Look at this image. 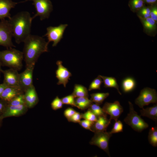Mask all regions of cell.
I'll use <instances>...</instances> for the list:
<instances>
[{
	"label": "cell",
	"mask_w": 157,
	"mask_h": 157,
	"mask_svg": "<svg viewBox=\"0 0 157 157\" xmlns=\"http://www.w3.org/2000/svg\"><path fill=\"white\" fill-rule=\"evenodd\" d=\"M2 119L0 118V128L1 127L2 124Z\"/></svg>",
	"instance_id": "44"
},
{
	"label": "cell",
	"mask_w": 157,
	"mask_h": 157,
	"mask_svg": "<svg viewBox=\"0 0 157 157\" xmlns=\"http://www.w3.org/2000/svg\"><path fill=\"white\" fill-rule=\"evenodd\" d=\"M32 20L30 13L26 11L18 13L9 19L13 37L17 43L24 42L31 34Z\"/></svg>",
	"instance_id": "2"
},
{
	"label": "cell",
	"mask_w": 157,
	"mask_h": 157,
	"mask_svg": "<svg viewBox=\"0 0 157 157\" xmlns=\"http://www.w3.org/2000/svg\"><path fill=\"white\" fill-rule=\"evenodd\" d=\"M150 144L154 147L157 146V127H152L149 130L148 136Z\"/></svg>",
	"instance_id": "25"
},
{
	"label": "cell",
	"mask_w": 157,
	"mask_h": 157,
	"mask_svg": "<svg viewBox=\"0 0 157 157\" xmlns=\"http://www.w3.org/2000/svg\"><path fill=\"white\" fill-rule=\"evenodd\" d=\"M82 118L81 115L79 113L77 112H76L67 120L69 122H72L74 123L79 122Z\"/></svg>",
	"instance_id": "35"
},
{
	"label": "cell",
	"mask_w": 157,
	"mask_h": 157,
	"mask_svg": "<svg viewBox=\"0 0 157 157\" xmlns=\"http://www.w3.org/2000/svg\"><path fill=\"white\" fill-rule=\"evenodd\" d=\"M142 22L144 27L149 31H151L155 29L156 25L155 20L149 17L147 18L142 19Z\"/></svg>",
	"instance_id": "28"
},
{
	"label": "cell",
	"mask_w": 157,
	"mask_h": 157,
	"mask_svg": "<svg viewBox=\"0 0 157 157\" xmlns=\"http://www.w3.org/2000/svg\"><path fill=\"white\" fill-rule=\"evenodd\" d=\"M151 10L150 9L148 8H142L141 11L147 13H150L151 12Z\"/></svg>",
	"instance_id": "41"
},
{
	"label": "cell",
	"mask_w": 157,
	"mask_h": 157,
	"mask_svg": "<svg viewBox=\"0 0 157 157\" xmlns=\"http://www.w3.org/2000/svg\"><path fill=\"white\" fill-rule=\"evenodd\" d=\"M13 33L10 25L8 20L5 19L0 22V46L7 49L15 47L12 42Z\"/></svg>",
	"instance_id": "6"
},
{
	"label": "cell",
	"mask_w": 157,
	"mask_h": 157,
	"mask_svg": "<svg viewBox=\"0 0 157 157\" xmlns=\"http://www.w3.org/2000/svg\"><path fill=\"white\" fill-rule=\"evenodd\" d=\"M72 94L75 98L79 97L88 98L89 96L87 88L82 85L78 84H75L73 91Z\"/></svg>",
	"instance_id": "21"
},
{
	"label": "cell",
	"mask_w": 157,
	"mask_h": 157,
	"mask_svg": "<svg viewBox=\"0 0 157 157\" xmlns=\"http://www.w3.org/2000/svg\"><path fill=\"white\" fill-rule=\"evenodd\" d=\"M35 64H33L26 66L25 69L19 74V86L24 92L33 85V73Z\"/></svg>",
	"instance_id": "10"
},
{
	"label": "cell",
	"mask_w": 157,
	"mask_h": 157,
	"mask_svg": "<svg viewBox=\"0 0 157 157\" xmlns=\"http://www.w3.org/2000/svg\"><path fill=\"white\" fill-rule=\"evenodd\" d=\"M18 3L13 1L12 0H0V19L6 18H10L11 9L15 8Z\"/></svg>",
	"instance_id": "16"
},
{
	"label": "cell",
	"mask_w": 157,
	"mask_h": 157,
	"mask_svg": "<svg viewBox=\"0 0 157 157\" xmlns=\"http://www.w3.org/2000/svg\"><path fill=\"white\" fill-rule=\"evenodd\" d=\"M67 24H61L57 26H50L47 28V33L44 36L46 37L48 42H53V47L56 46L63 38L64 31Z\"/></svg>",
	"instance_id": "9"
},
{
	"label": "cell",
	"mask_w": 157,
	"mask_h": 157,
	"mask_svg": "<svg viewBox=\"0 0 157 157\" xmlns=\"http://www.w3.org/2000/svg\"><path fill=\"white\" fill-rule=\"evenodd\" d=\"M28 108L26 104L16 106L7 104L0 118L3 120L8 117L22 116L26 113Z\"/></svg>",
	"instance_id": "12"
},
{
	"label": "cell",
	"mask_w": 157,
	"mask_h": 157,
	"mask_svg": "<svg viewBox=\"0 0 157 157\" xmlns=\"http://www.w3.org/2000/svg\"><path fill=\"white\" fill-rule=\"evenodd\" d=\"M113 127L110 131L109 132L111 134L123 131V124L120 120L115 121Z\"/></svg>",
	"instance_id": "33"
},
{
	"label": "cell",
	"mask_w": 157,
	"mask_h": 157,
	"mask_svg": "<svg viewBox=\"0 0 157 157\" xmlns=\"http://www.w3.org/2000/svg\"><path fill=\"white\" fill-rule=\"evenodd\" d=\"M143 4V0H133L132 6L133 8L137 9L142 7Z\"/></svg>",
	"instance_id": "37"
},
{
	"label": "cell",
	"mask_w": 157,
	"mask_h": 157,
	"mask_svg": "<svg viewBox=\"0 0 157 157\" xmlns=\"http://www.w3.org/2000/svg\"><path fill=\"white\" fill-rule=\"evenodd\" d=\"M88 109L90 110L97 117L99 116L107 117L106 114L99 105L93 103L90 106Z\"/></svg>",
	"instance_id": "26"
},
{
	"label": "cell",
	"mask_w": 157,
	"mask_h": 157,
	"mask_svg": "<svg viewBox=\"0 0 157 157\" xmlns=\"http://www.w3.org/2000/svg\"><path fill=\"white\" fill-rule=\"evenodd\" d=\"M103 80L104 87L106 88H114L116 89L118 93L121 95L122 93L119 89V87L116 79L113 77H107L100 75Z\"/></svg>",
	"instance_id": "22"
},
{
	"label": "cell",
	"mask_w": 157,
	"mask_h": 157,
	"mask_svg": "<svg viewBox=\"0 0 157 157\" xmlns=\"http://www.w3.org/2000/svg\"><path fill=\"white\" fill-rule=\"evenodd\" d=\"M140 115L149 118L156 122L157 121V105L146 108H142L140 110Z\"/></svg>",
	"instance_id": "19"
},
{
	"label": "cell",
	"mask_w": 157,
	"mask_h": 157,
	"mask_svg": "<svg viewBox=\"0 0 157 157\" xmlns=\"http://www.w3.org/2000/svg\"><path fill=\"white\" fill-rule=\"evenodd\" d=\"M7 104L11 106H19L26 104L24 99V93L16 97L8 102Z\"/></svg>",
	"instance_id": "27"
},
{
	"label": "cell",
	"mask_w": 157,
	"mask_h": 157,
	"mask_svg": "<svg viewBox=\"0 0 157 157\" xmlns=\"http://www.w3.org/2000/svg\"><path fill=\"white\" fill-rule=\"evenodd\" d=\"M129 112L124 118L125 123L130 126L134 130L140 132L147 128L148 124L134 110L133 104L129 101Z\"/></svg>",
	"instance_id": "4"
},
{
	"label": "cell",
	"mask_w": 157,
	"mask_h": 157,
	"mask_svg": "<svg viewBox=\"0 0 157 157\" xmlns=\"http://www.w3.org/2000/svg\"><path fill=\"white\" fill-rule=\"evenodd\" d=\"M81 115L82 118L94 122L96 121L98 118L97 117L88 109L87 111L83 113H81Z\"/></svg>",
	"instance_id": "30"
},
{
	"label": "cell",
	"mask_w": 157,
	"mask_h": 157,
	"mask_svg": "<svg viewBox=\"0 0 157 157\" xmlns=\"http://www.w3.org/2000/svg\"><path fill=\"white\" fill-rule=\"evenodd\" d=\"M103 82V81L100 75H98L91 82L89 86L88 90L90 91L93 90H100V86Z\"/></svg>",
	"instance_id": "29"
},
{
	"label": "cell",
	"mask_w": 157,
	"mask_h": 157,
	"mask_svg": "<svg viewBox=\"0 0 157 157\" xmlns=\"http://www.w3.org/2000/svg\"><path fill=\"white\" fill-rule=\"evenodd\" d=\"M1 72L4 76L3 83L7 86L19 87V74L17 70L10 68L5 70L2 69Z\"/></svg>",
	"instance_id": "13"
},
{
	"label": "cell",
	"mask_w": 157,
	"mask_h": 157,
	"mask_svg": "<svg viewBox=\"0 0 157 157\" xmlns=\"http://www.w3.org/2000/svg\"><path fill=\"white\" fill-rule=\"evenodd\" d=\"M62 63V62L60 60L56 62L58 68L56 71V76L58 81L57 85L63 84L64 87H65L72 74L67 68L63 65Z\"/></svg>",
	"instance_id": "14"
},
{
	"label": "cell",
	"mask_w": 157,
	"mask_h": 157,
	"mask_svg": "<svg viewBox=\"0 0 157 157\" xmlns=\"http://www.w3.org/2000/svg\"><path fill=\"white\" fill-rule=\"evenodd\" d=\"M63 104L61 99L57 96L52 101L51 105L53 110H56L62 108Z\"/></svg>",
	"instance_id": "32"
},
{
	"label": "cell",
	"mask_w": 157,
	"mask_h": 157,
	"mask_svg": "<svg viewBox=\"0 0 157 157\" xmlns=\"http://www.w3.org/2000/svg\"><path fill=\"white\" fill-rule=\"evenodd\" d=\"M94 133V135L90 142V144L91 145L97 146L110 156L108 142L112 134L106 131H98Z\"/></svg>",
	"instance_id": "8"
},
{
	"label": "cell",
	"mask_w": 157,
	"mask_h": 157,
	"mask_svg": "<svg viewBox=\"0 0 157 157\" xmlns=\"http://www.w3.org/2000/svg\"><path fill=\"white\" fill-rule=\"evenodd\" d=\"M147 2L149 3H153L155 2L156 0H145Z\"/></svg>",
	"instance_id": "42"
},
{
	"label": "cell",
	"mask_w": 157,
	"mask_h": 157,
	"mask_svg": "<svg viewBox=\"0 0 157 157\" xmlns=\"http://www.w3.org/2000/svg\"><path fill=\"white\" fill-rule=\"evenodd\" d=\"M76 111L73 108L70 107L66 108L64 111V116L68 120L76 112Z\"/></svg>",
	"instance_id": "36"
},
{
	"label": "cell",
	"mask_w": 157,
	"mask_h": 157,
	"mask_svg": "<svg viewBox=\"0 0 157 157\" xmlns=\"http://www.w3.org/2000/svg\"><path fill=\"white\" fill-rule=\"evenodd\" d=\"M7 104V102L0 99V117L3 113Z\"/></svg>",
	"instance_id": "38"
},
{
	"label": "cell",
	"mask_w": 157,
	"mask_h": 157,
	"mask_svg": "<svg viewBox=\"0 0 157 157\" xmlns=\"http://www.w3.org/2000/svg\"><path fill=\"white\" fill-rule=\"evenodd\" d=\"M22 52L26 66L35 64L40 55L48 52L49 43L42 37L30 35L24 42Z\"/></svg>",
	"instance_id": "1"
},
{
	"label": "cell",
	"mask_w": 157,
	"mask_h": 157,
	"mask_svg": "<svg viewBox=\"0 0 157 157\" xmlns=\"http://www.w3.org/2000/svg\"><path fill=\"white\" fill-rule=\"evenodd\" d=\"M23 59V52L12 47L0 51V60L2 66L20 70L22 67Z\"/></svg>",
	"instance_id": "3"
},
{
	"label": "cell",
	"mask_w": 157,
	"mask_h": 157,
	"mask_svg": "<svg viewBox=\"0 0 157 157\" xmlns=\"http://www.w3.org/2000/svg\"><path fill=\"white\" fill-rule=\"evenodd\" d=\"M28 1H33V4L36 9V13L32 17L33 20L37 16H39L41 20L49 18L50 13L53 10V5L50 0H25L18 3Z\"/></svg>",
	"instance_id": "5"
},
{
	"label": "cell",
	"mask_w": 157,
	"mask_h": 157,
	"mask_svg": "<svg viewBox=\"0 0 157 157\" xmlns=\"http://www.w3.org/2000/svg\"><path fill=\"white\" fill-rule=\"evenodd\" d=\"M24 92L19 87L7 86L3 91L0 98L7 102Z\"/></svg>",
	"instance_id": "17"
},
{
	"label": "cell",
	"mask_w": 157,
	"mask_h": 157,
	"mask_svg": "<svg viewBox=\"0 0 157 157\" xmlns=\"http://www.w3.org/2000/svg\"><path fill=\"white\" fill-rule=\"evenodd\" d=\"M109 95V94L108 92L92 93L90 94L91 100L93 102L100 105Z\"/></svg>",
	"instance_id": "24"
},
{
	"label": "cell",
	"mask_w": 157,
	"mask_h": 157,
	"mask_svg": "<svg viewBox=\"0 0 157 157\" xmlns=\"http://www.w3.org/2000/svg\"><path fill=\"white\" fill-rule=\"evenodd\" d=\"M2 64L1 63V61L0 60V74L1 72V66H2Z\"/></svg>",
	"instance_id": "43"
},
{
	"label": "cell",
	"mask_w": 157,
	"mask_h": 157,
	"mask_svg": "<svg viewBox=\"0 0 157 157\" xmlns=\"http://www.w3.org/2000/svg\"><path fill=\"white\" fill-rule=\"evenodd\" d=\"M157 94L156 90L149 88H144L135 100V103L140 108L151 103H156Z\"/></svg>",
	"instance_id": "7"
},
{
	"label": "cell",
	"mask_w": 157,
	"mask_h": 157,
	"mask_svg": "<svg viewBox=\"0 0 157 157\" xmlns=\"http://www.w3.org/2000/svg\"><path fill=\"white\" fill-rule=\"evenodd\" d=\"M75 99V97L72 94L61 99L63 104L70 105L72 106L76 107Z\"/></svg>",
	"instance_id": "31"
},
{
	"label": "cell",
	"mask_w": 157,
	"mask_h": 157,
	"mask_svg": "<svg viewBox=\"0 0 157 157\" xmlns=\"http://www.w3.org/2000/svg\"><path fill=\"white\" fill-rule=\"evenodd\" d=\"M102 109L106 114L110 116V120L113 119L115 121L118 119L123 111L122 107L118 101L114 102L109 103L106 102L104 105Z\"/></svg>",
	"instance_id": "11"
},
{
	"label": "cell",
	"mask_w": 157,
	"mask_h": 157,
	"mask_svg": "<svg viewBox=\"0 0 157 157\" xmlns=\"http://www.w3.org/2000/svg\"><path fill=\"white\" fill-rule=\"evenodd\" d=\"M7 86L3 83L0 84V98L3 91Z\"/></svg>",
	"instance_id": "40"
},
{
	"label": "cell",
	"mask_w": 157,
	"mask_h": 157,
	"mask_svg": "<svg viewBox=\"0 0 157 157\" xmlns=\"http://www.w3.org/2000/svg\"><path fill=\"white\" fill-rule=\"evenodd\" d=\"M150 17L151 19L155 21L157 20V9L156 7L153 8L151 11Z\"/></svg>",
	"instance_id": "39"
},
{
	"label": "cell",
	"mask_w": 157,
	"mask_h": 157,
	"mask_svg": "<svg viewBox=\"0 0 157 157\" xmlns=\"http://www.w3.org/2000/svg\"><path fill=\"white\" fill-rule=\"evenodd\" d=\"M24 96L25 104L28 108H33L38 102V97L33 85L24 92Z\"/></svg>",
	"instance_id": "15"
},
{
	"label": "cell",
	"mask_w": 157,
	"mask_h": 157,
	"mask_svg": "<svg viewBox=\"0 0 157 157\" xmlns=\"http://www.w3.org/2000/svg\"><path fill=\"white\" fill-rule=\"evenodd\" d=\"M135 82L132 78L128 77L124 79L122 83V87L123 91L125 92L131 91L135 88Z\"/></svg>",
	"instance_id": "23"
},
{
	"label": "cell",
	"mask_w": 157,
	"mask_h": 157,
	"mask_svg": "<svg viewBox=\"0 0 157 157\" xmlns=\"http://www.w3.org/2000/svg\"><path fill=\"white\" fill-rule=\"evenodd\" d=\"M75 101L76 107L82 110L88 109L93 103L91 99L86 97L75 98Z\"/></svg>",
	"instance_id": "20"
},
{
	"label": "cell",
	"mask_w": 157,
	"mask_h": 157,
	"mask_svg": "<svg viewBox=\"0 0 157 157\" xmlns=\"http://www.w3.org/2000/svg\"><path fill=\"white\" fill-rule=\"evenodd\" d=\"M94 123V122L84 119L81 120L78 123L84 129L92 131L91 128Z\"/></svg>",
	"instance_id": "34"
},
{
	"label": "cell",
	"mask_w": 157,
	"mask_h": 157,
	"mask_svg": "<svg viewBox=\"0 0 157 157\" xmlns=\"http://www.w3.org/2000/svg\"><path fill=\"white\" fill-rule=\"evenodd\" d=\"M111 121L107 117L103 116L98 117L97 120L94 122L91 128L92 131H106Z\"/></svg>",
	"instance_id": "18"
}]
</instances>
